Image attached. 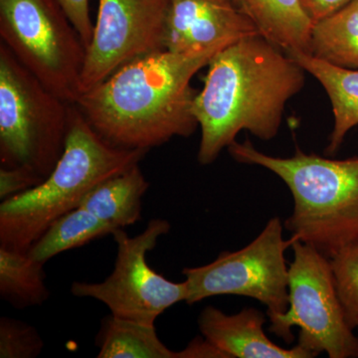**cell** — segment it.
Returning <instances> with one entry per match:
<instances>
[{
    "mask_svg": "<svg viewBox=\"0 0 358 358\" xmlns=\"http://www.w3.org/2000/svg\"><path fill=\"white\" fill-rule=\"evenodd\" d=\"M192 112L199 122L197 159L208 166L241 131L262 141L275 138L289 100L305 86L306 70L260 33L223 47L207 65Z\"/></svg>",
    "mask_w": 358,
    "mask_h": 358,
    "instance_id": "1",
    "label": "cell"
},
{
    "mask_svg": "<svg viewBox=\"0 0 358 358\" xmlns=\"http://www.w3.org/2000/svg\"><path fill=\"white\" fill-rule=\"evenodd\" d=\"M222 48L189 53L164 49L141 56L81 94L75 105L115 148L148 152L174 138H188L199 128L192 80Z\"/></svg>",
    "mask_w": 358,
    "mask_h": 358,
    "instance_id": "2",
    "label": "cell"
},
{
    "mask_svg": "<svg viewBox=\"0 0 358 358\" xmlns=\"http://www.w3.org/2000/svg\"><path fill=\"white\" fill-rule=\"evenodd\" d=\"M227 150L237 162L262 166L288 186L294 208L284 227L294 241L329 259L358 241V157L327 159L300 148L291 157H273L250 141Z\"/></svg>",
    "mask_w": 358,
    "mask_h": 358,
    "instance_id": "3",
    "label": "cell"
},
{
    "mask_svg": "<svg viewBox=\"0 0 358 358\" xmlns=\"http://www.w3.org/2000/svg\"><path fill=\"white\" fill-rule=\"evenodd\" d=\"M148 152L113 147L72 103L65 150L52 173L36 187L1 201L0 246L28 251L96 185L140 164Z\"/></svg>",
    "mask_w": 358,
    "mask_h": 358,
    "instance_id": "4",
    "label": "cell"
},
{
    "mask_svg": "<svg viewBox=\"0 0 358 358\" xmlns=\"http://www.w3.org/2000/svg\"><path fill=\"white\" fill-rule=\"evenodd\" d=\"M72 103L47 88L0 43V164L46 178L65 150Z\"/></svg>",
    "mask_w": 358,
    "mask_h": 358,
    "instance_id": "5",
    "label": "cell"
},
{
    "mask_svg": "<svg viewBox=\"0 0 358 358\" xmlns=\"http://www.w3.org/2000/svg\"><path fill=\"white\" fill-rule=\"evenodd\" d=\"M0 38L47 88L77 102L87 47L57 0H0Z\"/></svg>",
    "mask_w": 358,
    "mask_h": 358,
    "instance_id": "6",
    "label": "cell"
},
{
    "mask_svg": "<svg viewBox=\"0 0 358 358\" xmlns=\"http://www.w3.org/2000/svg\"><path fill=\"white\" fill-rule=\"evenodd\" d=\"M292 248L289 308L268 319L271 333L291 343L292 329L298 327V345L312 357L322 352L329 358L358 357V336L339 300L331 259L303 242L293 240Z\"/></svg>",
    "mask_w": 358,
    "mask_h": 358,
    "instance_id": "7",
    "label": "cell"
},
{
    "mask_svg": "<svg viewBox=\"0 0 358 358\" xmlns=\"http://www.w3.org/2000/svg\"><path fill=\"white\" fill-rule=\"evenodd\" d=\"M284 223L273 217L244 248L224 251L207 265L183 268L188 294L185 303L194 305L222 294L247 296L267 308L268 319L289 308V267L285 252L292 238L282 236Z\"/></svg>",
    "mask_w": 358,
    "mask_h": 358,
    "instance_id": "8",
    "label": "cell"
},
{
    "mask_svg": "<svg viewBox=\"0 0 358 358\" xmlns=\"http://www.w3.org/2000/svg\"><path fill=\"white\" fill-rule=\"evenodd\" d=\"M171 229L166 219L154 218L134 237L124 229L115 231L112 236L117 244V256L109 277L100 282H74L71 293L78 298L101 301L115 317L155 324L159 315L185 301L188 294L185 281H169L148 263V254Z\"/></svg>",
    "mask_w": 358,
    "mask_h": 358,
    "instance_id": "9",
    "label": "cell"
},
{
    "mask_svg": "<svg viewBox=\"0 0 358 358\" xmlns=\"http://www.w3.org/2000/svg\"><path fill=\"white\" fill-rule=\"evenodd\" d=\"M169 0H99L87 47L81 94L134 59L164 50Z\"/></svg>",
    "mask_w": 358,
    "mask_h": 358,
    "instance_id": "10",
    "label": "cell"
},
{
    "mask_svg": "<svg viewBox=\"0 0 358 358\" xmlns=\"http://www.w3.org/2000/svg\"><path fill=\"white\" fill-rule=\"evenodd\" d=\"M259 33L234 0H169L164 49L189 53Z\"/></svg>",
    "mask_w": 358,
    "mask_h": 358,
    "instance_id": "11",
    "label": "cell"
},
{
    "mask_svg": "<svg viewBox=\"0 0 358 358\" xmlns=\"http://www.w3.org/2000/svg\"><path fill=\"white\" fill-rule=\"evenodd\" d=\"M265 322V315L253 308L227 315L208 306L199 317L201 336L228 358H313L299 345L284 348L271 341L264 331Z\"/></svg>",
    "mask_w": 358,
    "mask_h": 358,
    "instance_id": "12",
    "label": "cell"
},
{
    "mask_svg": "<svg viewBox=\"0 0 358 358\" xmlns=\"http://www.w3.org/2000/svg\"><path fill=\"white\" fill-rule=\"evenodd\" d=\"M296 59L308 74L324 89L333 109L334 124L327 152L334 154L346 134L358 126V69L338 67L315 58L308 52H287Z\"/></svg>",
    "mask_w": 358,
    "mask_h": 358,
    "instance_id": "13",
    "label": "cell"
},
{
    "mask_svg": "<svg viewBox=\"0 0 358 358\" xmlns=\"http://www.w3.org/2000/svg\"><path fill=\"white\" fill-rule=\"evenodd\" d=\"M150 188L140 164L112 176L86 195L79 207L115 229H126L141 219L143 199Z\"/></svg>",
    "mask_w": 358,
    "mask_h": 358,
    "instance_id": "14",
    "label": "cell"
},
{
    "mask_svg": "<svg viewBox=\"0 0 358 358\" xmlns=\"http://www.w3.org/2000/svg\"><path fill=\"white\" fill-rule=\"evenodd\" d=\"M265 38L286 52L310 51L313 21L301 0H234Z\"/></svg>",
    "mask_w": 358,
    "mask_h": 358,
    "instance_id": "15",
    "label": "cell"
},
{
    "mask_svg": "<svg viewBox=\"0 0 358 358\" xmlns=\"http://www.w3.org/2000/svg\"><path fill=\"white\" fill-rule=\"evenodd\" d=\"M98 358H178L159 338L155 324L110 315L103 317L96 336Z\"/></svg>",
    "mask_w": 358,
    "mask_h": 358,
    "instance_id": "16",
    "label": "cell"
},
{
    "mask_svg": "<svg viewBox=\"0 0 358 358\" xmlns=\"http://www.w3.org/2000/svg\"><path fill=\"white\" fill-rule=\"evenodd\" d=\"M308 53L338 67L358 69V0L313 23Z\"/></svg>",
    "mask_w": 358,
    "mask_h": 358,
    "instance_id": "17",
    "label": "cell"
},
{
    "mask_svg": "<svg viewBox=\"0 0 358 358\" xmlns=\"http://www.w3.org/2000/svg\"><path fill=\"white\" fill-rule=\"evenodd\" d=\"M115 231L91 212L78 207L54 221L27 252L32 259L45 265L59 254L113 235Z\"/></svg>",
    "mask_w": 358,
    "mask_h": 358,
    "instance_id": "18",
    "label": "cell"
},
{
    "mask_svg": "<svg viewBox=\"0 0 358 358\" xmlns=\"http://www.w3.org/2000/svg\"><path fill=\"white\" fill-rule=\"evenodd\" d=\"M44 264L27 251L0 246V296L17 310L39 307L50 296Z\"/></svg>",
    "mask_w": 358,
    "mask_h": 358,
    "instance_id": "19",
    "label": "cell"
},
{
    "mask_svg": "<svg viewBox=\"0 0 358 358\" xmlns=\"http://www.w3.org/2000/svg\"><path fill=\"white\" fill-rule=\"evenodd\" d=\"M334 282L348 324L358 329V241L331 258Z\"/></svg>",
    "mask_w": 358,
    "mask_h": 358,
    "instance_id": "20",
    "label": "cell"
},
{
    "mask_svg": "<svg viewBox=\"0 0 358 358\" xmlns=\"http://www.w3.org/2000/svg\"><path fill=\"white\" fill-rule=\"evenodd\" d=\"M43 350V338L31 324L13 317L0 319V357L36 358Z\"/></svg>",
    "mask_w": 358,
    "mask_h": 358,
    "instance_id": "21",
    "label": "cell"
},
{
    "mask_svg": "<svg viewBox=\"0 0 358 358\" xmlns=\"http://www.w3.org/2000/svg\"><path fill=\"white\" fill-rule=\"evenodd\" d=\"M44 179L26 167H0L1 201L36 187Z\"/></svg>",
    "mask_w": 358,
    "mask_h": 358,
    "instance_id": "22",
    "label": "cell"
},
{
    "mask_svg": "<svg viewBox=\"0 0 358 358\" xmlns=\"http://www.w3.org/2000/svg\"><path fill=\"white\" fill-rule=\"evenodd\" d=\"M72 24L88 47L93 34L94 24L90 15L89 0H57Z\"/></svg>",
    "mask_w": 358,
    "mask_h": 358,
    "instance_id": "23",
    "label": "cell"
},
{
    "mask_svg": "<svg viewBox=\"0 0 358 358\" xmlns=\"http://www.w3.org/2000/svg\"><path fill=\"white\" fill-rule=\"evenodd\" d=\"M352 0H301V6L313 23L338 13Z\"/></svg>",
    "mask_w": 358,
    "mask_h": 358,
    "instance_id": "24",
    "label": "cell"
},
{
    "mask_svg": "<svg viewBox=\"0 0 358 358\" xmlns=\"http://www.w3.org/2000/svg\"><path fill=\"white\" fill-rule=\"evenodd\" d=\"M178 358H228L227 355L204 336L195 338L188 343L185 348L178 352Z\"/></svg>",
    "mask_w": 358,
    "mask_h": 358,
    "instance_id": "25",
    "label": "cell"
},
{
    "mask_svg": "<svg viewBox=\"0 0 358 358\" xmlns=\"http://www.w3.org/2000/svg\"><path fill=\"white\" fill-rule=\"evenodd\" d=\"M357 331H358V329H357Z\"/></svg>",
    "mask_w": 358,
    "mask_h": 358,
    "instance_id": "26",
    "label": "cell"
}]
</instances>
